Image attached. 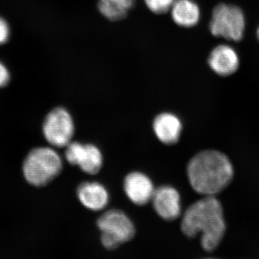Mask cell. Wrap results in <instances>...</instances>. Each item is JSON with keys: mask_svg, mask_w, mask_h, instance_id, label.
<instances>
[{"mask_svg": "<svg viewBox=\"0 0 259 259\" xmlns=\"http://www.w3.org/2000/svg\"><path fill=\"white\" fill-rule=\"evenodd\" d=\"M182 231L193 238L202 233L201 244L206 251L218 248L226 231L221 202L214 196H205L186 210L182 221Z\"/></svg>", "mask_w": 259, "mask_h": 259, "instance_id": "1", "label": "cell"}, {"mask_svg": "<svg viewBox=\"0 0 259 259\" xmlns=\"http://www.w3.org/2000/svg\"><path fill=\"white\" fill-rule=\"evenodd\" d=\"M187 175L195 192L204 196H214L231 184L234 169L226 154L207 150L197 153L190 160Z\"/></svg>", "mask_w": 259, "mask_h": 259, "instance_id": "2", "label": "cell"}, {"mask_svg": "<svg viewBox=\"0 0 259 259\" xmlns=\"http://www.w3.org/2000/svg\"><path fill=\"white\" fill-rule=\"evenodd\" d=\"M62 167V160L54 149L35 148L24 161V177L30 185L42 187L54 180L61 173Z\"/></svg>", "mask_w": 259, "mask_h": 259, "instance_id": "3", "label": "cell"}, {"mask_svg": "<svg viewBox=\"0 0 259 259\" xmlns=\"http://www.w3.org/2000/svg\"><path fill=\"white\" fill-rule=\"evenodd\" d=\"M97 226L101 231L102 245L109 250L115 249L131 241L136 233L134 223L118 209H111L102 214L97 220Z\"/></svg>", "mask_w": 259, "mask_h": 259, "instance_id": "4", "label": "cell"}, {"mask_svg": "<svg viewBox=\"0 0 259 259\" xmlns=\"http://www.w3.org/2000/svg\"><path fill=\"white\" fill-rule=\"evenodd\" d=\"M245 28V16L239 8L226 4L214 8L209 23V30L214 36L239 41L243 38Z\"/></svg>", "mask_w": 259, "mask_h": 259, "instance_id": "5", "label": "cell"}, {"mask_svg": "<svg viewBox=\"0 0 259 259\" xmlns=\"http://www.w3.org/2000/svg\"><path fill=\"white\" fill-rule=\"evenodd\" d=\"M45 139L56 147H64L71 142L74 134L72 117L66 109L58 107L47 115L42 126Z\"/></svg>", "mask_w": 259, "mask_h": 259, "instance_id": "6", "label": "cell"}, {"mask_svg": "<svg viewBox=\"0 0 259 259\" xmlns=\"http://www.w3.org/2000/svg\"><path fill=\"white\" fill-rule=\"evenodd\" d=\"M66 146V158L71 165L79 166L89 175H95L101 169L103 158L97 146L79 142H70Z\"/></svg>", "mask_w": 259, "mask_h": 259, "instance_id": "7", "label": "cell"}, {"mask_svg": "<svg viewBox=\"0 0 259 259\" xmlns=\"http://www.w3.org/2000/svg\"><path fill=\"white\" fill-rule=\"evenodd\" d=\"M153 207L160 217L166 221H174L181 214L180 195L170 186H163L153 192Z\"/></svg>", "mask_w": 259, "mask_h": 259, "instance_id": "8", "label": "cell"}, {"mask_svg": "<svg viewBox=\"0 0 259 259\" xmlns=\"http://www.w3.org/2000/svg\"><path fill=\"white\" fill-rule=\"evenodd\" d=\"M124 190L131 202L144 205L152 199L155 190L149 177L141 172H133L125 177Z\"/></svg>", "mask_w": 259, "mask_h": 259, "instance_id": "9", "label": "cell"}, {"mask_svg": "<svg viewBox=\"0 0 259 259\" xmlns=\"http://www.w3.org/2000/svg\"><path fill=\"white\" fill-rule=\"evenodd\" d=\"M239 64V57L236 50L227 45L214 48L208 58L209 67L220 76H227L234 74Z\"/></svg>", "mask_w": 259, "mask_h": 259, "instance_id": "10", "label": "cell"}, {"mask_svg": "<svg viewBox=\"0 0 259 259\" xmlns=\"http://www.w3.org/2000/svg\"><path fill=\"white\" fill-rule=\"evenodd\" d=\"M156 137L163 144H177L182 133V124L180 118L169 112H163L156 116L153 124Z\"/></svg>", "mask_w": 259, "mask_h": 259, "instance_id": "11", "label": "cell"}, {"mask_svg": "<svg viewBox=\"0 0 259 259\" xmlns=\"http://www.w3.org/2000/svg\"><path fill=\"white\" fill-rule=\"evenodd\" d=\"M77 195L81 203L91 210H101L108 203L109 195L106 189L97 182L81 184L78 188Z\"/></svg>", "mask_w": 259, "mask_h": 259, "instance_id": "12", "label": "cell"}, {"mask_svg": "<svg viewBox=\"0 0 259 259\" xmlns=\"http://www.w3.org/2000/svg\"><path fill=\"white\" fill-rule=\"evenodd\" d=\"M169 12L173 21L182 28L195 26L200 20V9L193 0H175Z\"/></svg>", "mask_w": 259, "mask_h": 259, "instance_id": "13", "label": "cell"}, {"mask_svg": "<svg viewBox=\"0 0 259 259\" xmlns=\"http://www.w3.org/2000/svg\"><path fill=\"white\" fill-rule=\"evenodd\" d=\"M135 0H99L98 9L105 18L119 21L127 16Z\"/></svg>", "mask_w": 259, "mask_h": 259, "instance_id": "14", "label": "cell"}, {"mask_svg": "<svg viewBox=\"0 0 259 259\" xmlns=\"http://www.w3.org/2000/svg\"><path fill=\"white\" fill-rule=\"evenodd\" d=\"M175 0H144L145 4L150 11L154 14L162 15L171 10Z\"/></svg>", "mask_w": 259, "mask_h": 259, "instance_id": "15", "label": "cell"}, {"mask_svg": "<svg viewBox=\"0 0 259 259\" xmlns=\"http://www.w3.org/2000/svg\"><path fill=\"white\" fill-rule=\"evenodd\" d=\"M9 36V25L4 19L0 17V45L8 41Z\"/></svg>", "mask_w": 259, "mask_h": 259, "instance_id": "16", "label": "cell"}, {"mask_svg": "<svg viewBox=\"0 0 259 259\" xmlns=\"http://www.w3.org/2000/svg\"><path fill=\"white\" fill-rule=\"evenodd\" d=\"M10 81V73L6 66L0 61V88L6 86Z\"/></svg>", "mask_w": 259, "mask_h": 259, "instance_id": "17", "label": "cell"}, {"mask_svg": "<svg viewBox=\"0 0 259 259\" xmlns=\"http://www.w3.org/2000/svg\"><path fill=\"white\" fill-rule=\"evenodd\" d=\"M257 37H258L259 40V28H258V30H257Z\"/></svg>", "mask_w": 259, "mask_h": 259, "instance_id": "18", "label": "cell"}]
</instances>
